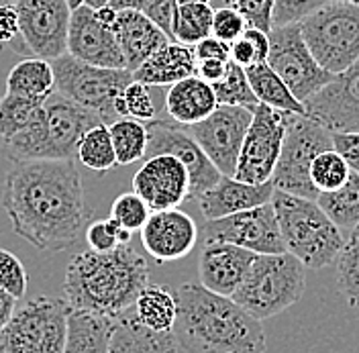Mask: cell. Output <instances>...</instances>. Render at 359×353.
I'll return each mask as SVG.
<instances>
[{
    "label": "cell",
    "instance_id": "6da1fadb",
    "mask_svg": "<svg viewBox=\"0 0 359 353\" xmlns=\"http://www.w3.org/2000/svg\"><path fill=\"white\" fill-rule=\"evenodd\" d=\"M2 208L13 231L39 251H66L94 219L74 159L13 161Z\"/></svg>",
    "mask_w": 359,
    "mask_h": 353
},
{
    "label": "cell",
    "instance_id": "7a4b0ae2",
    "mask_svg": "<svg viewBox=\"0 0 359 353\" xmlns=\"http://www.w3.org/2000/svg\"><path fill=\"white\" fill-rule=\"evenodd\" d=\"M178 317L174 335L186 353H264L268 349L262 321L231 296L186 282L176 290Z\"/></svg>",
    "mask_w": 359,
    "mask_h": 353
},
{
    "label": "cell",
    "instance_id": "3957f363",
    "mask_svg": "<svg viewBox=\"0 0 359 353\" xmlns=\"http://www.w3.org/2000/svg\"><path fill=\"white\" fill-rule=\"evenodd\" d=\"M149 284L147 260L131 243L111 251H82L66 267V300L72 309L121 314L131 309L139 292Z\"/></svg>",
    "mask_w": 359,
    "mask_h": 353
},
{
    "label": "cell",
    "instance_id": "277c9868",
    "mask_svg": "<svg viewBox=\"0 0 359 353\" xmlns=\"http://www.w3.org/2000/svg\"><path fill=\"white\" fill-rule=\"evenodd\" d=\"M98 123L96 112L53 90L31 123L4 141V155L11 161L74 159L82 135Z\"/></svg>",
    "mask_w": 359,
    "mask_h": 353
},
{
    "label": "cell",
    "instance_id": "5b68a950",
    "mask_svg": "<svg viewBox=\"0 0 359 353\" xmlns=\"http://www.w3.org/2000/svg\"><path fill=\"white\" fill-rule=\"evenodd\" d=\"M271 204L288 253L306 269H323L335 262L345 239L316 200L273 190Z\"/></svg>",
    "mask_w": 359,
    "mask_h": 353
},
{
    "label": "cell",
    "instance_id": "8992f818",
    "mask_svg": "<svg viewBox=\"0 0 359 353\" xmlns=\"http://www.w3.org/2000/svg\"><path fill=\"white\" fill-rule=\"evenodd\" d=\"M306 290V265L292 253H257L233 300L259 321L296 305Z\"/></svg>",
    "mask_w": 359,
    "mask_h": 353
},
{
    "label": "cell",
    "instance_id": "52a82bcc",
    "mask_svg": "<svg viewBox=\"0 0 359 353\" xmlns=\"http://www.w3.org/2000/svg\"><path fill=\"white\" fill-rule=\"evenodd\" d=\"M298 25L314 60L331 74H341L359 62V4L329 0Z\"/></svg>",
    "mask_w": 359,
    "mask_h": 353
},
{
    "label": "cell",
    "instance_id": "ba28073f",
    "mask_svg": "<svg viewBox=\"0 0 359 353\" xmlns=\"http://www.w3.org/2000/svg\"><path fill=\"white\" fill-rule=\"evenodd\" d=\"M51 66L55 74V90L60 94L94 111L107 125L121 119L116 100L127 84L135 80L131 69L94 66L69 53L55 58Z\"/></svg>",
    "mask_w": 359,
    "mask_h": 353
},
{
    "label": "cell",
    "instance_id": "9c48e42d",
    "mask_svg": "<svg viewBox=\"0 0 359 353\" xmlns=\"http://www.w3.org/2000/svg\"><path fill=\"white\" fill-rule=\"evenodd\" d=\"M327 149H333V131L309 114L288 112L282 149L271 176L273 188L316 200L318 190L311 180V164L316 155Z\"/></svg>",
    "mask_w": 359,
    "mask_h": 353
},
{
    "label": "cell",
    "instance_id": "30bf717a",
    "mask_svg": "<svg viewBox=\"0 0 359 353\" xmlns=\"http://www.w3.org/2000/svg\"><path fill=\"white\" fill-rule=\"evenodd\" d=\"M69 302L35 296L15 309L0 333V353H64Z\"/></svg>",
    "mask_w": 359,
    "mask_h": 353
},
{
    "label": "cell",
    "instance_id": "8fae6325",
    "mask_svg": "<svg viewBox=\"0 0 359 353\" xmlns=\"http://www.w3.org/2000/svg\"><path fill=\"white\" fill-rule=\"evenodd\" d=\"M19 35L11 44L25 58L53 62L67 53L72 6L67 0H15Z\"/></svg>",
    "mask_w": 359,
    "mask_h": 353
},
{
    "label": "cell",
    "instance_id": "7c38bea8",
    "mask_svg": "<svg viewBox=\"0 0 359 353\" xmlns=\"http://www.w3.org/2000/svg\"><path fill=\"white\" fill-rule=\"evenodd\" d=\"M268 64L302 102L337 76L314 60L298 22L271 27Z\"/></svg>",
    "mask_w": 359,
    "mask_h": 353
},
{
    "label": "cell",
    "instance_id": "4fadbf2b",
    "mask_svg": "<svg viewBox=\"0 0 359 353\" xmlns=\"http://www.w3.org/2000/svg\"><path fill=\"white\" fill-rule=\"evenodd\" d=\"M288 112L290 111H278L264 102L253 107V119L245 133L235 170L237 180L249 184L271 180L282 149Z\"/></svg>",
    "mask_w": 359,
    "mask_h": 353
},
{
    "label": "cell",
    "instance_id": "5bb4252c",
    "mask_svg": "<svg viewBox=\"0 0 359 353\" xmlns=\"http://www.w3.org/2000/svg\"><path fill=\"white\" fill-rule=\"evenodd\" d=\"M201 239L202 243H233L255 253L286 251V243L282 239V231L271 202L206 221L201 229Z\"/></svg>",
    "mask_w": 359,
    "mask_h": 353
},
{
    "label": "cell",
    "instance_id": "9a60e30c",
    "mask_svg": "<svg viewBox=\"0 0 359 353\" xmlns=\"http://www.w3.org/2000/svg\"><path fill=\"white\" fill-rule=\"evenodd\" d=\"M253 119L251 107L219 105L206 119L184 125L224 176H235L245 133Z\"/></svg>",
    "mask_w": 359,
    "mask_h": 353
},
{
    "label": "cell",
    "instance_id": "2e32d148",
    "mask_svg": "<svg viewBox=\"0 0 359 353\" xmlns=\"http://www.w3.org/2000/svg\"><path fill=\"white\" fill-rule=\"evenodd\" d=\"M147 125V152L145 157L157 154L176 155L190 174V199L196 200L204 190L215 186L223 176L219 168L204 154L196 139L172 119H151Z\"/></svg>",
    "mask_w": 359,
    "mask_h": 353
},
{
    "label": "cell",
    "instance_id": "e0dca14e",
    "mask_svg": "<svg viewBox=\"0 0 359 353\" xmlns=\"http://www.w3.org/2000/svg\"><path fill=\"white\" fill-rule=\"evenodd\" d=\"M304 109L329 131H359V62L309 96Z\"/></svg>",
    "mask_w": 359,
    "mask_h": 353
},
{
    "label": "cell",
    "instance_id": "ac0fdd59",
    "mask_svg": "<svg viewBox=\"0 0 359 353\" xmlns=\"http://www.w3.org/2000/svg\"><path fill=\"white\" fill-rule=\"evenodd\" d=\"M198 239L201 231L194 219L178 206L151 211L149 219L141 227L143 249L159 264L178 262L190 255Z\"/></svg>",
    "mask_w": 359,
    "mask_h": 353
},
{
    "label": "cell",
    "instance_id": "d6986e66",
    "mask_svg": "<svg viewBox=\"0 0 359 353\" xmlns=\"http://www.w3.org/2000/svg\"><path fill=\"white\" fill-rule=\"evenodd\" d=\"M133 190L151 211L174 208L190 199V174L176 155H151L133 176Z\"/></svg>",
    "mask_w": 359,
    "mask_h": 353
},
{
    "label": "cell",
    "instance_id": "ffe728a7",
    "mask_svg": "<svg viewBox=\"0 0 359 353\" xmlns=\"http://www.w3.org/2000/svg\"><path fill=\"white\" fill-rule=\"evenodd\" d=\"M67 53L94 66L127 67L112 27L98 21L88 4H80L72 11Z\"/></svg>",
    "mask_w": 359,
    "mask_h": 353
},
{
    "label": "cell",
    "instance_id": "44dd1931",
    "mask_svg": "<svg viewBox=\"0 0 359 353\" xmlns=\"http://www.w3.org/2000/svg\"><path fill=\"white\" fill-rule=\"evenodd\" d=\"M255 255H257L255 251L233 243H202L201 260H198L201 284L217 294L233 296V292L245 280Z\"/></svg>",
    "mask_w": 359,
    "mask_h": 353
},
{
    "label": "cell",
    "instance_id": "7402d4cb",
    "mask_svg": "<svg viewBox=\"0 0 359 353\" xmlns=\"http://www.w3.org/2000/svg\"><path fill=\"white\" fill-rule=\"evenodd\" d=\"M273 182H262V184H249L243 180H237L235 176H221L215 186L204 190L196 199L201 206L204 221L221 219L226 215L247 211L259 204L271 202L273 197Z\"/></svg>",
    "mask_w": 359,
    "mask_h": 353
},
{
    "label": "cell",
    "instance_id": "603a6c76",
    "mask_svg": "<svg viewBox=\"0 0 359 353\" xmlns=\"http://www.w3.org/2000/svg\"><path fill=\"white\" fill-rule=\"evenodd\" d=\"M112 31L121 51L125 55L127 69L135 72L156 49H159L170 37L151 21L145 13L135 8H121L112 22Z\"/></svg>",
    "mask_w": 359,
    "mask_h": 353
},
{
    "label": "cell",
    "instance_id": "cb8c5ba5",
    "mask_svg": "<svg viewBox=\"0 0 359 353\" xmlns=\"http://www.w3.org/2000/svg\"><path fill=\"white\" fill-rule=\"evenodd\" d=\"M194 45H184L170 39L156 49L141 66L133 72L135 80L147 86H172L174 82L196 74Z\"/></svg>",
    "mask_w": 359,
    "mask_h": 353
},
{
    "label": "cell",
    "instance_id": "d4e9b609",
    "mask_svg": "<svg viewBox=\"0 0 359 353\" xmlns=\"http://www.w3.org/2000/svg\"><path fill=\"white\" fill-rule=\"evenodd\" d=\"M180 352L174 331H154L143 325L133 307L116 314L109 353H170Z\"/></svg>",
    "mask_w": 359,
    "mask_h": 353
},
{
    "label": "cell",
    "instance_id": "484cf974",
    "mask_svg": "<svg viewBox=\"0 0 359 353\" xmlns=\"http://www.w3.org/2000/svg\"><path fill=\"white\" fill-rule=\"evenodd\" d=\"M219 107L212 84L201 76H188L174 82L165 94V112L180 125H194Z\"/></svg>",
    "mask_w": 359,
    "mask_h": 353
},
{
    "label": "cell",
    "instance_id": "4316f807",
    "mask_svg": "<svg viewBox=\"0 0 359 353\" xmlns=\"http://www.w3.org/2000/svg\"><path fill=\"white\" fill-rule=\"evenodd\" d=\"M116 317L86 309L67 314L66 353H109Z\"/></svg>",
    "mask_w": 359,
    "mask_h": 353
},
{
    "label": "cell",
    "instance_id": "83f0119b",
    "mask_svg": "<svg viewBox=\"0 0 359 353\" xmlns=\"http://www.w3.org/2000/svg\"><path fill=\"white\" fill-rule=\"evenodd\" d=\"M245 74L259 102L273 107L278 111L306 114L304 102L294 96V92L288 88V84L273 72V67L269 66L268 62H255V64L247 66Z\"/></svg>",
    "mask_w": 359,
    "mask_h": 353
},
{
    "label": "cell",
    "instance_id": "f1b7e54d",
    "mask_svg": "<svg viewBox=\"0 0 359 353\" xmlns=\"http://www.w3.org/2000/svg\"><path fill=\"white\" fill-rule=\"evenodd\" d=\"M137 319L154 331H174L178 317L176 292L161 284H147L133 305Z\"/></svg>",
    "mask_w": 359,
    "mask_h": 353
},
{
    "label": "cell",
    "instance_id": "f546056e",
    "mask_svg": "<svg viewBox=\"0 0 359 353\" xmlns=\"http://www.w3.org/2000/svg\"><path fill=\"white\" fill-rule=\"evenodd\" d=\"M6 90L27 96L47 98L55 90V74L51 62L41 58H25L6 76Z\"/></svg>",
    "mask_w": 359,
    "mask_h": 353
},
{
    "label": "cell",
    "instance_id": "4dcf8cb0",
    "mask_svg": "<svg viewBox=\"0 0 359 353\" xmlns=\"http://www.w3.org/2000/svg\"><path fill=\"white\" fill-rule=\"evenodd\" d=\"M316 202L339 229H355L359 225V174L351 172L337 190L318 192Z\"/></svg>",
    "mask_w": 359,
    "mask_h": 353
},
{
    "label": "cell",
    "instance_id": "1f68e13d",
    "mask_svg": "<svg viewBox=\"0 0 359 353\" xmlns=\"http://www.w3.org/2000/svg\"><path fill=\"white\" fill-rule=\"evenodd\" d=\"M112 145L118 166H129L145 159L147 152V125L133 116H121L109 125Z\"/></svg>",
    "mask_w": 359,
    "mask_h": 353
},
{
    "label": "cell",
    "instance_id": "d6a6232c",
    "mask_svg": "<svg viewBox=\"0 0 359 353\" xmlns=\"http://www.w3.org/2000/svg\"><path fill=\"white\" fill-rule=\"evenodd\" d=\"M212 17L215 8L210 6V2L178 4L172 39L184 45H196L201 39L212 35Z\"/></svg>",
    "mask_w": 359,
    "mask_h": 353
},
{
    "label": "cell",
    "instance_id": "836d02e7",
    "mask_svg": "<svg viewBox=\"0 0 359 353\" xmlns=\"http://www.w3.org/2000/svg\"><path fill=\"white\" fill-rule=\"evenodd\" d=\"M76 157L80 164H84L88 170H94L98 174H104L114 166H118L107 123H98L82 135Z\"/></svg>",
    "mask_w": 359,
    "mask_h": 353
},
{
    "label": "cell",
    "instance_id": "e575fe53",
    "mask_svg": "<svg viewBox=\"0 0 359 353\" xmlns=\"http://www.w3.org/2000/svg\"><path fill=\"white\" fill-rule=\"evenodd\" d=\"M337 290L353 309L359 307V225L351 229L337 255Z\"/></svg>",
    "mask_w": 359,
    "mask_h": 353
},
{
    "label": "cell",
    "instance_id": "d590c367",
    "mask_svg": "<svg viewBox=\"0 0 359 353\" xmlns=\"http://www.w3.org/2000/svg\"><path fill=\"white\" fill-rule=\"evenodd\" d=\"M43 102L45 98L6 90V94L0 98V137H2V141L22 131Z\"/></svg>",
    "mask_w": 359,
    "mask_h": 353
},
{
    "label": "cell",
    "instance_id": "8d00e7d4",
    "mask_svg": "<svg viewBox=\"0 0 359 353\" xmlns=\"http://www.w3.org/2000/svg\"><path fill=\"white\" fill-rule=\"evenodd\" d=\"M212 90L217 94V102L219 105H233V107H257L259 100L255 96V92L249 84V78L245 74V67L235 64L233 60H229L226 74L223 80L215 82Z\"/></svg>",
    "mask_w": 359,
    "mask_h": 353
},
{
    "label": "cell",
    "instance_id": "74e56055",
    "mask_svg": "<svg viewBox=\"0 0 359 353\" xmlns=\"http://www.w3.org/2000/svg\"><path fill=\"white\" fill-rule=\"evenodd\" d=\"M349 174H351V168L347 166L345 157L339 154L335 147L320 152L311 164V180L318 192L337 190L339 186L347 182Z\"/></svg>",
    "mask_w": 359,
    "mask_h": 353
},
{
    "label": "cell",
    "instance_id": "f35d334b",
    "mask_svg": "<svg viewBox=\"0 0 359 353\" xmlns=\"http://www.w3.org/2000/svg\"><path fill=\"white\" fill-rule=\"evenodd\" d=\"M116 111L121 116H133L139 121H151L157 116V109L149 86L133 80L131 84H127V88L121 92L118 100H116Z\"/></svg>",
    "mask_w": 359,
    "mask_h": 353
},
{
    "label": "cell",
    "instance_id": "ab89813d",
    "mask_svg": "<svg viewBox=\"0 0 359 353\" xmlns=\"http://www.w3.org/2000/svg\"><path fill=\"white\" fill-rule=\"evenodd\" d=\"M131 235H133V231L125 229L112 217L104 219V221H90L86 233H84L88 247L94 251H111L123 243H131Z\"/></svg>",
    "mask_w": 359,
    "mask_h": 353
},
{
    "label": "cell",
    "instance_id": "60d3db41",
    "mask_svg": "<svg viewBox=\"0 0 359 353\" xmlns=\"http://www.w3.org/2000/svg\"><path fill=\"white\" fill-rule=\"evenodd\" d=\"M151 208L145 200L141 199L137 192H125L118 199L112 202L111 217L114 221H118L125 229L129 231H141V227L149 219Z\"/></svg>",
    "mask_w": 359,
    "mask_h": 353
},
{
    "label": "cell",
    "instance_id": "b9f144b4",
    "mask_svg": "<svg viewBox=\"0 0 359 353\" xmlns=\"http://www.w3.org/2000/svg\"><path fill=\"white\" fill-rule=\"evenodd\" d=\"M27 282L29 278H27V269L21 264V260L8 249L0 247V288L11 292L19 300L27 292Z\"/></svg>",
    "mask_w": 359,
    "mask_h": 353
},
{
    "label": "cell",
    "instance_id": "7bdbcfd3",
    "mask_svg": "<svg viewBox=\"0 0 359 353\" xmlns=\"http://www.w3.org/2000/svg\"><path fill=\"white\" fill-rule=\"evenodd\" d=\"M329 0H276L273 2V17L271 22L273 27L290 25V22H300L311 13L325 6Z\"/></svg>",
    "mask_w": 359,
    "mask_h": 353
},
{
    "label": "cell",
    "instance_id": "ee69618b",
    "mask_svg": "<svg viewBox=\"0 0 359 353\" xmlns=\"http://www.w3.org/2000/svg\"><path fill=\"white\" fill-rule=\"evenodd\" d=\"M247 21L245 17L235 11L233 6H223V8H215V17H212V35L217 39H221L224 44H233L235 39H239L245 31Z\"/></svg>",
    "mask_w": 359,
    "mask_h": 353
},
{
    "label": "cell",
    "instance_id": "f6af8a7d",
    "mask_svg": "<svg viewBox=\"0 0 359 353\" xmlns=\"http://www.w3.org/2000/svg\"><path fill=\"white\" fill-rule=\"evenodd\" d=\"M273 2L276 0H224V6H233L245 17L247 25L259 27L269 33L273 27Z\"/></svg>",
    "mask_w": 359,
    "mask_h": 353
},
{
    "label": "cell",
    "instance_id": "bcb514c9",
    "mask_svg": "<svg viewBox=\"0 0 359 353\" xmlns=\"http://www.w3.org/2000/svg\"><path fill=\"white\" fill-rule=\"evenodd\" d=\"M178 0H151L145 6V15L156 22L157 27L172 39V29H174V17H176Z\"/></svg>",
    "mask_w": 359,
    "mask_h": 353
},
{
    "label": "cell",
    "instance_id": "7dc6e473",
    "mask_svg": "<svg viewBox=\"0 0 359 353\" xmlns=\"http://www.w3.org/2000/svg\"><path fill=\"white\" fill-rule=\"evenodd\" d=\"M333 147L345 157L351 172L359 174V131L333 133Z\"/></svg>",
    "mask_w": 359,
    "mask_h": 353
},
{
    "label": "cell",
    "instance_id": "c3c4849f",
    "mask_svg": "<svg viewBox=\"0 0 359 353\" xmlns=\"http://www.w3.org/2000/svg\"><path fill=\"white\" fill-rule=\"evenodd\" d=\"M19 35V13L15 2L0 4V45H11Z\"/></svg>",
    "mask_w": 359,
    "mask_h": 353
},
{
    "label": "cell",
    "instance_id": "681fc988",
    "mask_svg": "<svg viewBox=\"0 0 359 353\" xmlns=\"http://www.w3.org/2000/svg\"><path fill=\"white\" fill-rule=\"evenodd\" d=\"M196 60H231V45L217 39L215 35H208L194 45Z\"/></svg>",
    "mask_w": 359,
    "mask_h": 353
},
{
    "label": "cell",
    "instance_id": "f907efd6",
    "mask_svg": "<svg viewBox=\"0 0 359 353\" xmlns=\"http://www.w3.org/2000/svg\"><path fill=\"white\" fill-rule=\"evenodd\" d=\"M226 66H229V62H224V60H198L196 76H201L202 80H206L208 84H215V82L224 78Z\"/></svg>",
    "mask_w": 359,
    "mask_h": 353
},
{
    "label": "cell",
    "instance_id": "816d5d0a",
    "mask_svg": "<svg viewBox=\"0 0 359 353\" xmlns=\"http://www.w3.org/2000/svg\"><path fill=\"white\" fill-rule=\"evenodd\" d=\"M247 39L253 44L255 49V55H257V62H268L269 55V33L259 29V27H253V25H247L245 31H243Z\"/></svg>",
    "mask_w": 359,
    "mask_h": 353
},
{
    "label": "cell",
    "instance_id": "f5cc1de1",
    "mask_svg": "<svg viewBox=\"0 0 359 353\" xmlns=\"http://www.w3.org/2000/svg\"><path fill=\"white\" fill-rule=\"evenodd\" d=\"M231 60L239 66H251L257 62V55H255V49H253V44L247 39L245 35H241L239 39H235L231 44Z\"/></svg>",
    "mask_w": 359,
    "mask_h": 353
},
{
    "label": "cell",
    "instance_id": "db71d44e",
    "mask_svg": "<svg viewBox=\"0 0 359 353\" xmlns=\"http://www.w3.org/2000/svg\"><path fill=\"white\" fill-rule=\"evenodd\" d=\"M15 309H17V298L11 292L0 288V333L6 327V323L11 321Z\"/></svg>",
    "mask_w": 359,
    "mask_h": 353
},
{
    "label": "cell",
    "instance_id": "11a10c76",
    "mask_svg": "<svg viewBox=\"0 0 359 353\" xmlns=\"http://www.w3.org/2000/svg\"><path fill=\"white\" fill-rule=\"evenodd\" d=\"M149 2L151 0H111L109 4H111L112 8H116V11H121V8H135V11L143 13Z\"/></svg>",
    "mask_w": 359,
    "mask_h": 353
},
{
    "label": "cell",
    "instance_id": "9f6ffc18",
    "mask_svg": "<svg viewBox=\"0 0 359 353\" xmlns=\"http://www.w3.org/2000/svg\"><path fill=\"white\" fill-rule=\"evenodd\" d=\"M111 0H86L84 4H88L92 8H98V6H104V4H109Z\"/></svg>",
    "mask_w": 359,
    "mask_h": 353
},
{
    "label": "cell",
    "instance_id": "6f0895ef",
    "mask_svg": "<svg viewBox=\"0 0 359 353\" xmlns=\"http://www.w3.org/2000/svg\"><path fill=\"white\" fill-rule=\"evenodd\" d=\"M84 2H86V0H67V4L72 6V11H74V8H78V6H80V4H84Z\"/></svg>",
    "mask_w": 359,
    "mask_h": 353
},
{
    "label": "cell",
    "instance_id": "680465c9",
    "mask_svg": "<svg viewBox=\"0 0 359 353\" xmlns=\"http://www.w3.org/2000/svg\"><path fill=\"white\" fill-rule=\"evenodd\" d=\"M190 2H210V0H178V4H190Z\"/></svg>",
    "mask_w": 359,
    "mask_h": 353
},
{
    "label": "cell",
    "instance_id": "91938a15",
    "mask_svg": "<svg viewBox=\"0 0 359 353\" xmlns=\"http://www.w3.org/2000/svg\"><path fill=\"white\" fill-rule=\"evenodd\" d=\"M6 2H13V0H0V4H6Z\"/></svg>",
    "mask_w": 359,
    "mask_h": 353
},
{
    "label": "cell",
    "instance_id": "94428289",
    "mask_svg": "<svg viewBox=\"0 0 359 353\" xmlns=\"http://www.w3.org/2000/svg\"><path fill=\"white\" fill-rule=\"evenodd\" d=\"M351 2H355V4H359V0H351Z\"/></svg>",
    "mask_w": 359,
    "mask_h": 353
},
{
    "label": "cell",
    "instance_id": "6125c7cd",
    "mask_svg": "<svg viewBox=\"0 0 359 353\" xmlns=\"http://www.w3.org/2000/svg\"><path fill=\"white\" fill-rule=\"evenodd\" d=\"M13 2H15V0H13Z\"/></svg>",
    "mask_w": 359,
    "mask_h": 353
},
{
    "label": "cell",
    "instance_id": "be15d7a7",
    "mask_svg": "<svg viewBox=\"0 0 359 353\" xmlns=\"http://www.w3.org/2000/svg\"><path fill=\"white\" fill-rule=\"evenodd\" d=\"M335 2H337V0H335Z\"/></svg>",
    "mask_w": 359,
    "mask_h": 353
}]
</instances>
